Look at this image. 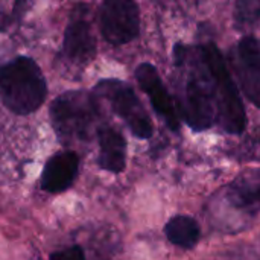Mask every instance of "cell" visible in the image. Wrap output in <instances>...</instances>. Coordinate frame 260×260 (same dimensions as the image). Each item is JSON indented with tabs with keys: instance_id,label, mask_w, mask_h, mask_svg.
Masks as SVG:
<instances>
[{
	"instance_id": "5",
	"label": "cell",
	"mask_w": 260,
	"mask_h": 260,
	"mask_svg": "<svg viewBox=\"0 0 260 260\" xmlns=\"http://www.w3.org/2000/svg\"><path fill=\"white\" fill-rule=\"evenodd\" d=\"M93 93L96 94V98L105 99L108 102L113 113L119 119H122V122L128 126L134 137L142 140L152 137V120L143 102L128 82L116 78L101 79L94 85Z\"/></svg>"
},
{
	"instance_id": "8",
	"label": "cell",
	"mask_w": 260,
	"mask_h": 260,
	"mask_svg": "<svg viewBox=\"0 0 260 260\" xmlns=\"http://www.w3.org/2000/svg\"><path fill=\"white\" fill-rule=\"evenodd\" d=\"M232 70L235 72L247 99L260 108V40L242 37L230 52Z\"/></svg>"
},
{
	"instance_id": "15",
	"label": "cell",
	"mask_w": 260,
	"mask_h": 260,
	"mask_svg": "<svg viewBox=\"0 0 260 260\" xmlns=\"http://www.w3.org/2000/svg\"><path fill=\"white\" fill-rule=\"evenodd\" d=\"M49 260H87L81 245H72L50 254Z\"/></svg>"
},
{
	"instance_id": "7",
	"label": "cell",
	"mask_w": 260,
	"mask_h": 260,
	"mask_svg": "<svg viewBox=\"0 0 260 260\" xmlns=\"http://www.w3.org/2000/svg\"><path fill=\"white\" fill-rule=\"evenodd\" d=\"M61 50L62 56L75 66H87L94 59L98 46L91 23L87 18V6L79 5L72 11L64 30Z\"/></svg>"
},
{
	"instance_id": "11",
	"label": "cell",
	"mask_w": 260,
	"mask_h": 260,
	"mask_svg": "<svg viewBox=\"0 0 260 260\" xmlns=\"http://www.w3.org/2000/svg\"><path fill=\"white\" fill-rule=\"evenodd\" d=\"M98 165L101 169L120 174L126 168V139L111 125H101L98 128Z\"/></svg>"
},
{
	"instance_id": "14",
	"label": "cell",
	"mask_w": 260,
	"mask_h": 260,
	"mask_svg": "<svg viewBox=\"0 0 260 260\" xmlns=\"http://www.w3.org/2000/svg\"><path fill=\"white\" fill-rule=\"evenodd\" d=\"M260 20V2H239L235 8L236 24H248Z\"/></svg>"
},
{
	"instance_id": "3",
	"label": "cell",
	"mask_w": 260,
	"mask_h": 260,
	"mask_svg": "<svg viewBox=\"0 0 260 260\" xmlns=\"http://www.w3.org/2000/svg\"><path fill=\"white\" fill-rule=\"evenodd\" d=\"M200 49L213 81L218 122L225 133L239 136L247 128L248 116L227 61L215 43H206L200 46Z\"/></svg>"
},
{
	"instance_id": "13",
	"label": "cell",
	"mask_w": 260,
	"mask_h": 260,
	"mask_svg": "<svg viewBox=\"0 0 260 260\" xmlns=\"http://www.w3.org/2000/svg\"><path fill=\"white\" fill-rule=\"evenodd\" d=\"M165 235L172 245L183 250H192L200 242L201 227L195 218L187 215H177L166 222Z\"/></svg>"
},
{
	"instance_id": "10",
	"label": "cell",
	"mask_w": 260,
	"mask_h": 260,
	"mask_svg": "<svg viewBox=\"0 0 260 260\" xmlns=\"http://www.w3.org/2000/svg\"><path fill=\"white\" fill-rule=\"evenodd\" d=\"M79 172V155L72 149L53 154L41 172V189L47 193H61L70 189Z\"/></svg>"
},
{
	"instance_id": "1",
	"label": "cell",
	"mask_w": 260,
	"mask_h": 260,
	"mask_svg": "<svg viewBox=\"0 0 260 260\" xmlns=\"http://www.w3.org/2000/svg\"><path fill=\"white\" fill-rule=\"evenodd\" d=\"M172 59L175 67L186 70L180 99L181 116L186 125L197 133L212 128L218 122L216 96L201 49L175 44Z\"/></svg>"
},
{
	"instance_id": "12",
	"label": "cell",
	"mask_w": 260,
	"mask_h": 260,
	"mask_svg": "<svg viewBox=\"0 0 260 260\" xmlns=\"http://www.w3.org/2000/svg\"><path fill=\"white\" fill-rule=\"evenodd\" d=\"M229 200L236 209H260V169L239 174L229 186Z\"/></svg>"
},
{
	"instance_id": "9",
	"label": "cell",
	"mask_w": 260,
	"mask_h": 260,
	"mask_svg": "<svg viewBox=\"0 0 260 260\" xmlns=\"http://www.w3.org/2000/svg\"><path fill=\"white\" fill-rule=\"evenodd\" d=\"M134 76H136L139 87L149 98V102L154 111L161 117L165 125L169 129L178 133L180 131V113L157 67L151 62H140L134 70Z\"/></svg>"
},
{
	"instance_id": "2",
	"label": "cell",
	"mask_w": 260,
	"mask_h": 260,
	"mask_svg": "<svg viewBox=\"0 0 260 260\" xmlns=\"http://www.w3.org/2000/svg\"><path fill=\"white\" fill-rule=\"evenodd\" d=\"M0 98L6 110L17 116H27L41 108L47 98L43 70L29 56L20 55L0 69Z\"/></svg>"
},
{
	"instance_id": "6",
	"label": "cell",
	"mask_w": 260,
	"mask_h": 260,
	"mask_svg": "<svg viewBox=\"0 0 260 260\" xmlns=\"http://www.w3.org/2000/svg\"><path fill=\"white\" fill-rule=\"evenodd\" d=\"M99 30L111 46H123L140 34V9L133 0H105L99 8Z\"/></svg>"
},
{
	"instance_id": "4",
	"label": "cell",
	"mask_w": 260,
	"mask_h": 260,
	"mask_svg": "<svg viewBox=\"0 0 260 260\" xmlns=\"http://www.w3.org/2000/svg\"><path fill=\"white\" fill-rule=\"evenodd\" d=\"M52 126L58 139L70 145L87 142L96 126L99 116L98 98L84 90H70L53 99L49 110Z\"/></svg>"
}]
</instances>
